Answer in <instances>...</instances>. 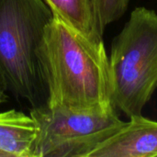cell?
Segmentation results:
<instances>
[{"label":"cell","instance_id":"cell-1","mask_svg":"<svg viewBox=\"0 0 157 157\" xmlns=\"http://www.w3.org/2000/svg\"><path fill=\"white\" fill-rule=\"evenodd\" d=\"M38 57L48 106L76 111L114 108L103 40H91L52 17L45 29Z\"/></svg>","mask_w":157,"mask_h":157},{"label":"cell","instance_id":"cell-4","mask_svg":"<svg viewBox=\"0 0 157 157\" xmlns=\"http://www.w3.org/2000/svg\"><path fill=\"white\" fill-rule=\"evenodd\" d=\"M29 115L37 125L34 157H88L125 122L115 108L76 111L44 103L32 108Z\"/></svg>","mask_w":157,"mask_h":157},{"label":"cell","instance_id":"cell-8","mask_svg":"<svg viewBox=\"0 0 157 157\" xmlns=\"http://www.w3.org/2000/svg\"><path fill=\"white\" fill-rule=\"evenodd\" d=\"M131 0H96L100 24L105 29L109 24L119 20L127 11Z\"/></svg>","mask_w":157,"mask_h":157},{"label":"cell","instance_id":"cell-6","mask_svg":"<svg viewBox=\"0 0 157 157\" xmlns=\"http://www.w3.org/2000/svg\"><path fill=\"white\" fill-rule=\"evenodd\" d=\"M37 125L30 115L10 109L0 112V156L34 157Z\"/></svg>","mask_w":157,"mask_h":157},{"label":"cell","instance_id":"cell-9","mask_svg":"<svg viewBox=\"0 0 157 157\" xmlns=\"http://www.w3.org/2000/svg\"><path fill=\"white\" fill-rule=\"evenodd\" d=\"M6 91H7V86H6V84L4 80L2 75L0 74V104L6 102L7 99Z\"/></svg>","mask_w":157,"mask_h":157},{"label":"cell","instance_id":"cell-10","mask_svg":"<svg viewBox=\"0 0 157 157\" xmlns=\"http://www.w3.org/2000/svg\"><path fill=\"white\" fill-rule=\"evenodd\" d=\"M0 157H1V156H0Z\"/></svg>","mask_w":157,"mask_h":157},{"label":"cell","instance_id":"cell-3","mask_svg":"<svg viewBox=\"0 0 157 157\" xmlns=\"http://www.w3.org/2000/svg\"><path fill=\"white\" fill-rule=\"evenodd\" d=\"M111 102L127 118L142 115L157 88V13L134 8L109 56Z\"/></svg>","mask_w":157,"mask_h":157},{"label":"cell","instance_id":"cell-5","mask_svg":"<svg viewBox=\"0 0 157 157\" xmlns=\"http://www.w3.org/2000/svg\"><path fill=\"white\" fill-rule=\"evenodd\" d=\"M88 157H157V121L142 115L129 118Z\"/></svg>","mask_w":157,"mask_h":157},{"label":"cell","instance_id":"cell-2","mask_svg":"<svg viewBox=\"0 0 157 157\" xmlns=\"http://www.w3.org/2000/svg\"><path fill=\"white\" fill-rule=\"evenodd\" d=\"M52 17L44 0H0V74L32 108L47 100L38 49Z\"/></svg>","mask_w":157,"mask_h":157},{"label":"cell","instance_id":"cell-7","mask_svg":"<svg viewBox=\"0 0 157 157\" xmlns=\"http://www.w3.org/2000/svg\"><path fill=\"white\" fill-rule=\"evenodd\" d=\"M53 17L94 41L103 40L96 0H44Z\"/></svg>","mask_w":157,"mask_h":157}]
</instances>
